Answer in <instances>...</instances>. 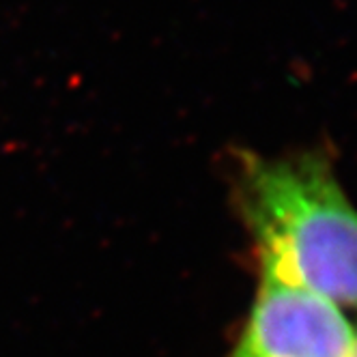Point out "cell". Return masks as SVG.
<instances>
[{
    "label": "cell",
    "mask_w": 357,
    "mask_h": 357,
    "mask_svg": "<svg viewBox=\"0 0 357 357\" xmlns=\"http://www.w3.org/2000/svg\"><path fill=\"white\" fill-rule=\"evenodd\" d=\"M241 200L261 265L357 305V211L323 155L250 160Z\"/></svg>",
    "instance_id": "obj_1"
},
{
    "label": "cell",
    "mask_w": 357,
    "mask_h": 357,
    "mask_svg": "<svg viewBox=\"0 0 357 357\" xmlns=\"http://www.w3.org/2000/svg\"><path fill=\"white\" fill-rule=\"evenodd\" d=\"M355 336L338 303L261 265L257 299L228 357H351Z\"/></svg>",
    "instance_id": "obj_2"
},
{
    "label": "cell",
    "mask_w": 357,
    "mask_h": 357,
    "mask_svg": "<svg viewBox=\"0 0 357 357\" xmlns=\"http://www.w3.org/2000/svg\"><path fill=\"white\" fill-rule=\"evenodd\" d=\"M351 357H357V336H355V344H353V353H351Z\"/></svg>",
    "instance_id": "obj_3"
}]
</instances>
